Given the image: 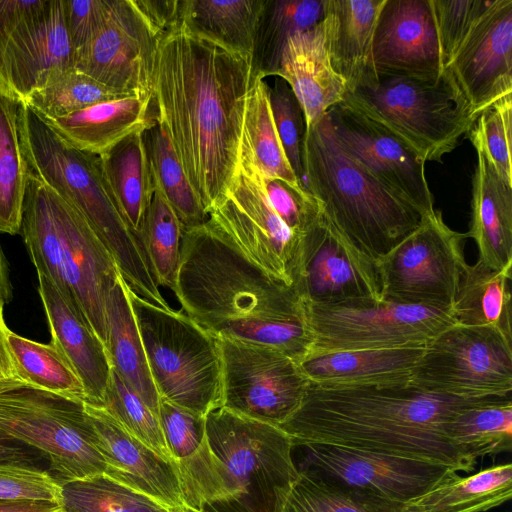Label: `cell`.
Wrapping results in <instances>:
<instances>
[{
  "mask_svg": "<svg viewBox=\"0 0 512 512\" xmlns=\"http://www.w3.org/2000/svg\"><path fill=\"white\" fill-rule=\"evenodd\" d=\"M253 57L181 25L158 42L152 95L182 169L207 214L235 173Z\"/></svg>",
  "mask_w": 512,
  "mask_h": 512,
  "instance_id": "6da1fadb",
  "label": "cell"
},
{
  "mask_svg": "<svg viewBox=\"0 0 512 512\" xmlns=\"http://www.w3.org/2000/svg\"><path fill=\"white\" fill-rule=\"evenodd\" d=\"M496 397L439 394L410 381L361 386L309 383L298 408L278 427L294 446L327 443L470 472L476 459L447 437L446 424L459 411Z\"/></svg>",
  "mask_w": 512,
  "mask_h": 512,
  "instance_id": "7a4b0ae2",
  "label": "cell"
},
{
  "mask_svg": "<svg viewBox=\"0 0 512 512\" xmlns=\"http://www.w3.org/2000/svg\"><path fill=\"white\" fill-rule=\"evenodd\" d=\"M173 293L181 310L218 339L269 346L297 362L312 348L294 288L250 261L208 220L183 227Z\"/></svg>",
  "mask_w": 512,
  "mask_h": 512,
  "instance_id": "3957f363",
  "label": "cell"
},
{
  "mask_svg": "<svg viewBox=\"0 0 512 512\" xmlns=\"http://www.w3.org/2000/svg\"><path fill=\"white\" fill-rule=\"evenodd\" d=\"M18 122L29 170L86 220L134 293L158 307L170 308L138 238L114 202L99 155L70 144L21 101Z\"/></svg>",
  "mask_w": 512,
  "mask_h": 512,
  "instance_id": "277c9868",
  "label": "cell"
},
{
  "mask_svg": "<svg viewBox=\"0 0 512 512\" xmlns=\"http://www.w3.org/2000/svg\"><path fill=\"white\" fill-rule=\"evenodd\" d=\"M301 157L304 186L320 212L375 262L409 236L425 217L345 154L327 113L306 128Z\"/></svg>",
  "mask_w": 512,
  "mask_h": 512,
  "instance_id": "5b68a950",
  "label": "cell"
},
{
  "mask_svg": "<svg viewBox=\"0 0 512 512\" xmlns=\"http://www.w3.org/2000/svg\"><path fill=\"white\" fill-rule=\"evenodd\" d=\"M20 234L46 276L107 345L106 300L120 271L86 220L30 170Z\"/></svg>",
  "mask_w": 512,
  "mask_h": 512,
  "instance_id": "8992f818",
  "label": "cell"
},
{
  "mask_svg": "<svg viewBox=\"0 0 512 512\" xmlns=\"http://www.w3.org/2000/svg\"><path fill=\"white\" fill-rule=\"evenodd\" d=\"M342 103L395 136L425 163L441 162L476 122L445 71L438 80L371 71L347 91Z\"/></svg>",
  "mask_w": 512,
  "mask_h": 512,
  "instance_id": "52a82bcc",
  "label": "cell"
},
{
  "mask_svg": "<svg viewBox=\"0 0 512 512\" xmlns=\"http://www.w3.org/2000/svg\"><path fill=\"white\" fill-rule=\"evenodd\" d=\"M209 445L222 467L225 498L213 512H281L299 476L293 442L278 426L224 407L205 416Z\"/></svg>",
  "mask_w": 512,
  "mask_h": 512,
  "instance_id": "ba28073f",
  "label": "cell"
},
{
  "mask_svg": "<svg viewBox=\"0 0 512 512\" xmlns=\"http://www.w3.org/2000/svg\"><path fill=\"white\" fill-rule=\"evenodd\" d=\"M127 292L160 398L201 416L221 407L219 339L182 310L158 307L128 285Z\"/></svg>",
  "mask_w": 512,
  "mask_h": 512,
  "instance_id": "9c48e42d",
  "label": "cell"
},
{
  "mask_svg": "<svg viewBox=\"0 0 512 512\" xmlns=\"http://www.w3.org/2000/svg\"><path fill=\"white\" fill-rule=\"evenodd\" d=\"M0 433L41 451L59 484L105 473L82 400L17 378L0 380Z\"/></svg>",
  "mask_w": 512,
  "mask_h": 512,
  "instance_id": "30bf717a",
  "label": "cell"
},
{
  "mask_svg": "<svg viewBox=\"0 0 512 512\" xmlns=\"http://www.w3.org/2000/svg\"><path fill=\"white\" fill-rule=\"evenodd\" d=\"M303 306L313 339L309 354L422 348L456 323L452 308L384 298Z\"/></svg>",
  "mask_w": 512,
  "mask_h": 512,
  "instance_id": "8fae6325",
  "label": "cell"
},
{
  "mask_svg": "<svg viewBox=\"0 0 512 512\" xmlns=\"http://www.w3.org/2000/svg\"><path fill=\"white\" fill-rule=\"evenodd\" d=\"M410 382L462 398L511 396L512 339L494 327H447L425 348Z\"/></svg>",
  "mask_w": 512,
  "mask_h": 512,
  "instance_id": "7c38bea8",
  "label": "cell"
},
{
  "mask_svg": "<svg viewBox=\"0 0 512 512\" xmlns=\"http://www.w3.org/2000/svg\"><path fill=\"white\" fill-rule=\"evenodd\" d=\"M466 233L452 230L434 210L388 254L376 261L382 298L452 308L462 274Z\"/></svg>",
  "mask_w": 512,
  "mask_h": 512,
  "instance_id": "4fadbf2b",
  "label": "cell"
},
{
  "mask_svg": "<svg viewBox=\"0 0 512 512\" xmlns=\"http://www.w3.org/2000/svg\"><path fill=\"white\" fill-rule=\"evenodd\" d=\"M208 221L250 261L292 286V268L301 237L275 212L260 170L240 148L231 183L209 212Z\"/></svg>",
  "mask_w": 512,
  "mask_h": 512,
  "instance_id": "5bb4252c",
  "label": "cell"
},
{
  "mask_svg": "<svg viewBox=\"0 0 512 512\" xmlns=\"http://www.w3.org/2000/svg\"><path fill=\"white\" fill-rule=\"evenodd\" d=\"M222 406L236 414L279 426L300 405L309 381L298 362L260 344L219 339Z\"/></svg>",
  "mask_w": 512,
  "mask_h": 512,
  "instance_id": "9a60e30c",
  "label": "cell"
},
{
  "mask_svg": "<svg viewBox=\"0 0 512 512\" xmlns=\"http://www.w3.org/2000/svg\"><path fill=\"white\" fill-rule=\"evenodd\" d=\"M298 471L333 480L403 506L458 476L451 467L327 443H302Z\"/></svg>",
  "mask_w": 512,
  "mask_h": 512,
  "instance_id": "2e32d148",
  "label": "cell"
},
{
  "mask_svg": "<svg viewBox=\"0 0 512 512\" xmlns=\"http://www.w3.org/2000/svg\"><path fill=\"white\" fill-rule=\"evenodd\" d=\"M292 287L303 304L382 298L376 262L346 240L321 212L300 238Z\"/></svg>",
  "mask_w": 512,
  "mask_h": 512,
  "instance_id": "e0dca14e",
  "label": "cell"
},
{
  "mask_svg": "<svg viewBox=\"0 0 512 512\" xmlns=\"http://www.w3.org/2000/svg\"><path fill=\"white\" fill-rule=\"evenodd\" d=\"M158 38L133 0H108L105 17L74 59V68L130 95L153 96Z\"/></svg>",
  "mask_w": 512,
  "mask_h": 512,
  "instance_id": "ac0fdd59",
  "label": "cell"
},
{
  "mask_svg": "<svg viewBox=\"0 0 512 512\" xmlns=\"http://www.w3.org/2000/svg\"><path fill=\"white\" fill-rule=\"evenodd\" d=\"M471 115L512 95V0H492L444 67Z\"/></svg>",
  "mask_w": 512,
  "mask_h": 512,
  "instance_id": "d6986e66",
  "label": "cell"
},
{
  "mask_svg": "<svg viewBox=\"0 0 512 512\" xmlns=\"http://www.w3.org/2000/svg\"><path fill=\"white\" fill-rule=\"evenodd\" d=\"M327 115L334 137L348 157L423 215L435 210L425 162L411 149L344 103L330 108Z\"/></svg>",
  "mask_w": 512,
  "mask_h": 512,
  "instance_id": "ffe728a7",
  "label": "cell"
},
{
  "mask_svg": "<svg viewBox=\"0 0 512 512\" xmlns=\"http://www.w3.org/2000/svg\"><path fill=\"white\" fill-rule=\"evenodd\" d=\"M372 71L438 80L444 66L431 0H385L372 42Z\"/></svg>",
  "mask_w": 512,
  "mask_h": 512,
  "instance_id": "44dd1931",
  "label": "cell"
},
{
  "mask_svg": "<svg viewBox=\"0 0 512 512\" xmlns=\"http://www.w3.org/2000/svg\"><path fill=\"white\" fill-rule=\"evenodd\" d=\"M84 406L95 431L96 447L106 463L104 474L170 512H196L186 505L173 462L130 434L104 408L86 402Z\"/></svg>",
  "mask_w": 512,
  "mask_h": 512,
  "instance_id": "7402d4cb",
  "label": "cell"
},
{
  "mask_svg": "<svg viewBox=\"0 0 512 512\" xmlns=\"http://www.w3.org/2000/svg\"><path fill=\"white\" fill-rule=\"evenodd\" d=\"M74 68L61 0L45 9L8 43L0 66V91L25 101L54 75Z\"/></svg>",
  "mask_w": 512,
  "mask_h": 512,
  "instance_id": "603a6c76",
  "label": "cell"
},
{
  "mask_svg": "<svg viewBox=\"0 0 512 512\" xmlns=\"http://www.w3.org/2000/svg\"><path fill=\"white\" fill-rule=\"evenodd\" d=\"M159 416L187 507L208 509L226 496L222 467L206 434L205 416L160 399Z\"/></svg>",
  "mask_w": 512,
  "mask_h": 512,
  "instance_id": "cb8c5ba5",
  "label": "cell"
},
{
  "mask_svg": "<svg viewBox=\"0 0 512 512\" xmlns=\"http://www.w3.org/2000/svg\"><path fill=\"white\" fill-rule=\"evenodd\" d=\"M275 76L285 80L292 89L302 108L306 128L343 102L347 84L331 64L324 17L315 26L288 39Z\"/></svg>",
  "mask_w": 512,
  "mask_h": 512,
  "instance_id": "d4e9b609",
  "label": "cell"
},
{
  "mask_svg": "<svg viewBox=\"0 0 512 512\" xmlns=\"http://www.w3.org/2000/svg\"><path fill=\"white\" fill-rule=\"evenodd\" d=\"M38 292L51 333V341L82 382L86 403L101 406L109 382L111 362L106 347L86 318L44 275Z\"/></svg>",
  "mask_w": 512,
  "mask_h": 512,
  "instance_id": "484cf974",
  "label": "cell"
},
{
  "mask_svg": "<svg viewBox=\"0 0 512 512\" xmlns=\"http://www.w3.org/2000/svg\"><path fill=\"white\" fill-rule=\"evenodd\" d=\"M476 151L472 179L471 222L467 238L478 249V261L498 270L512 265V186L488 161L478 139L468 134Z\"/></svg>",
  "mask_w": 512,
  "mask_h": 512,
  "instance_id": "4316f807",
  "label": "cell"
},
{
  "mask_svg": "<svg viewBox=\"0 0 512 512\" xmlns=\"http://www.w3.org/2000/svg\"><path fill=\"white\" fill-rule=\"evenodd\" d=\"M45 120L73 146L101 155L126 137L155 125L157 111L153 96L132 95Z\"/></svg>",
  "mask_w": 512,
  "mask_h": 512,
  "instance_id": "83f0119b",
  "label": "cell"
},
{
  "mask_svg": "<svg viewBox=\"0 0 512 512\" xmlns=\"http://www.w3.org/2000/svg\"><path fill=\"white\" fill-rule=\"evenodd\" d=\"M424 348L308 354L298 365L309 383L319 386L403 383L410 381Z\"/></svg>",
  "mask_w": 512,
  "mask_h": 512,
  "instance_id": "f1b7e54d",
  "label": "cell"
},
{
  "mask_svg": "<svg viewBox=\"0 0 512 512\" xmlns=\"http://www.w3.org/2000/svg\"><path fill=\"white\" fill-rule=\"evenodd\" d=\"M385 0H325L331 64L347 91L372 71V42Z\"/></svg>",
  "mask_w": 512,
  "mask_h": 512,
  "instance_id": "f546056e",
  "label": "cell"
},
{
  "mask_svg": "<svg viewBox=\"0 0 512 512\" xmlns=\"http://www.w3.org/2000/svg\"><path fill=\"white\" fill-rule=\"evenodd\" d=\"M107 345L111 366L156 412L160 396L150 374L127 283L118 275L106 300Z\"/></svg>",
  "mask_w": 512,
  "mask_h": 512,
  "instance_id": "4dcf8cb0",
  "label": "cell"
},
{
  "mask_svg": "<svg viewBox=\"0 0 512 512\" xmlns=\"http://www.w3.org/2000/svg\"><path fill=\"white\" fill-rule=\"evenodd\" d=\"M143 133L132 134L99 155L108 189L137 238L155 191Z\"/></svg>",
  "mask_w": 512,
  "mask_h": 512,
  "instance_id": "1f68e13d",
  "label": "cell"
},
{
  "mask_svg": "<svg viewBox=\"0 0 512 512\" xmlns=\"http://www.w3.org/2000/svg\"><path fill=\"white\" fill-rule=\"evenodd\" d=\"M266 0H181V21L191 33L253 57Z\"/></svg>",
  "mask_w": 512,
  "mask_h": 512,
  "instance_id": "d6a6232c",
  "label": "cell"
},
{
  "mask_svg": "<svg viewBox=\"0 0 512 512\" xmlns=\"http://www.w3.org/2000/svg\"><path fill=\"white\" fill-rule=\"evenodd\" d=\"M512 265L492 269L478 261L466 266L452 305L455 322L494 327L512 339Z\"/></svg>",
  "mask_w": 512,
  "mask_h": 512,
  "instance_id": "836d02e7",
  "label": "cell"
},
{
  "mask_svg": "<svg viewBox=\"0 0 512 512\" xmlns=\"http://www.w3.org/2000/svg\"><path fill=\"white\" fill-rule=\"evenodd\" d=\"M512 465H494L438 485L404 504L400 512H484L511 499Z\"/></svg>",
  "mask_w": 512,
  "mask_h": 512,
  "instance_id": "e575fe53",
  "label": "cell"
},
{
  "mask_svg": "<svg viewBox=\"0 0 512 512\" xmlns=\"http://www.w3.org/2000/svg\"><path fill=\"white\" fill-rule=\"evenodd\" d=\"M240 149L264 176L280 179L297 190H307L286 158L273 120L268 84L259 74H255L247 94Z\"/></svg>",
  "mask_w": 512,
  "mask_h": 512,
  "instance_id": "d590c367",
  "label": "cell"
},
{
  "mask_svg": "<svg viewBox=\"0 0 512 512\" xmlns=\"http://www.w3.org/2000/svg\"><path fill=\"white\" fill-rule=\"evenodd\" d=\"M20 100L0 91V232L20 234L29 167L19 130Z\"/></svg>",
  "mask_w": 512,
  "mask_h": 512,
  "instance_id": "8d00e7d4",
  "label": "cell"
},
{
  "mask_svg": "<svg viewBox=\"0 0 512 512\" xmlns=\"http://www.w3.org/2000/svg\"><path fill=\"white\" fill-rule=\"evenodd\" d=\"M324 9L325 0H266L256 35L254 74L275 76L288 39L319 23Z\"/></svg>",
  "mask_w": 512,
  "mask_h": 512,
  "instance_id": "74e56055",
  "label": "cell"
},
{
  "mask_svg": "<svg viewBox=\"0 0 512 512\" xmlns=\"http://www.w3.org/2000/svg\"><path fill=\"white\" fill-rule=\"evenodd\" d=\"M447 437L473 458L512 448V398L496 397L465 408L446 424Z\"/></svg>",
  "mask_w": 512,
  "mask_h": 512,
  "instance_id": "f35d334b",
  "label": "cell"
},
{
  "mask_svg": "<svg viewBox=\"0 0 512 512\" xmlns=\"http://www.w3.org/2000/svg\"><path fill=\"white\" fill-rule=\"evenodd\" d=\"M156 188L175 212L184 228L208 220L199 198L189 183L165 128L156 123L143 133Z\"/></svg>",
  "mask_w": 512,
  "mask_h": 512,
  "instance_id": "ab89813d",
  "label": "cell"
},
{
  "mask_svg": "<svg viewBox=\"0 0 512 512\" xmlns=\"http://www.w3.org/2000/svg\"><path fill=\"white\" fill-rule=\"evenodd\" d=\"M8 343L15 378L43 390L86 402L81 380L52 342L39 343L10 330Z\"/></svg>",
  "mask_w": 512,
  "mask_h": 512,
  "instance_id": "60d3db41",
  "label": "cell"
},
{
  "mask_svg": "<svg viewBox=\"0 0 512 512\" xmlns=\"http://www.w3.org/2000/svg\"><path fill=\"white\" fill-rule=\"evenodd\" d=\"M401 508L368 492L299 471L281 512H400Z\"/></svg>",
  "mask_w": 512,
  "mask_h": 512,
  "instance_id": "b9f144b4",
  "label": "cell"
},
{
  "mask_svg": "<svg viewBox=\"0 0 512 512\" xmlns=\"http://www.w3.org/2000/svg\"><path fill=\"white\" fill-rule=\"evenodd\" d=\"M182 230L183 226L175 212L155 186L138 239L158 287L174 289Z\"/></svg>",
  "mask_w": 512,
  "mask_h": 512,
  "instance_id": "7bdbcfd3",
  "label": "cell"
},
{
  "mask_svg": "<svg viewBox=\"0 0 512 512\" xmlns=\"http://www.w3.org/2000/svg\"><path fill=\"white\" fill-rule=\"evenodd\" d=\"M132 96L71 68L52 76L23 101L44 119L66 117L99 102Z\"/></svg>",
  "mask_w": 512,
  "mask_h": 512,
  "instance_id": "ee69618b",
  "label": "cell"
},
{
  "mask_svg": "<svg viewBox=\"0 0 512 512\" xmlns=\"http://www.w3.org/2000/svg\"><path fill=\"white\" fill-rule=\"evenodd\" d=\"M60 487L62 507L69 512H170L104 473L67 481Z\"/></svg>",
  "mask_w": 512,
  "mask_h": 512,
  "instance_id": "f6af8a7d",
  "label": "cell"
},
{
  "mask_svg": "<svg viewBox=\"0 0 512 512\" xmlns=\"http://www.w3.org/2000/svg\"><path fill=\"white\" fill-rule=\"evenodd\" d=\"M130 434L172 462L159 412L154 411L111 367L102 405Z\"/></svg>",
  "mask_w": 512,
  "mask_h": 512,
  "instance_id": "bcb514c9",
  "label": "cell"
},
{
  "mask_svg": "<svg viewBox=\"0 0 512 512\" xmlns=\"http://www.w3.org/2000/svg\"><path fill=\"white\" fill-rule=\"evenodd\" d=\"M512 95L483 111L467 134L475 136L496 173L512 186Z\"/></svg>",
  "mask_w": 512,
  "mask_h": 512,
  "instance_id": "7dc6e473",
  "label": "cell"
},
{
  "mask_svg": "<svg viewBox=\"0 0 512 512\" xmlns=\"http://www.w3.org/2000/svg\"><path fill=\"white\" fill-rule=\"evenodd\" d=\"M268 93L273 120L286 158L304 185L301 153L306 127L302 108L288 83L280 77H276L273 87L268 85Z\"/></svg>",
  "mask_w": 512,
  "mask_h": 512,
  "instance_id": "c3c4849f",
  "label": "cell"
},
{
  "mask_svg": "<svg viewBox=\"0 0 512 512\" xmlns=\"http://www.w3.org/2000/svg\"><path fill=\"white\" fill-rule=\"evenodd\" d=\"M492 0H431L443 66Z\"/></svg>",
  "mask_w": 512,
  "mask_h": 512,
  "instance_id": "681fc988",
  "label": "cell"
},
{
  "mask_svg": "<svg viewBox=\"0 0 512 512\" xmlns=\"http://www.w3.org/2000/svg\"><path fill=\"white\" fill-rule=\"evenodd\" d=\"M21 501L61 504L60 484L47 471L0 465V503Z\"/></svg>",
  "mask_w": 512,
  "mask_h": 512,
  "instance_id": "f907efd6",
  "label": "cell"
},
{
  "mask_svg": "<svg viewBox=\"0 0 512 512\" xmlns=\"http://www.w3.org/2000/svg\"><path fill=\"white\" fill-rule=\"evenodd\" d=\"M267 198L285 224L298 236L307 230L320 210L307 190H297L284 181L261 173Z\"/></svg>",
  "mask_w": 512,
  "mask_h": 512,
  "instance_id": "816d5d0a",
  "label": "cell"
},
{
  "mask_svg": "<svg viewBox=\"0 0 512 512\" xmlns=\"http://www.w3.org/2000/svg\"><path fill=\"white\" fill-rule=\"evenodd\" d=\"M108 0H61L63 19L73 60L88 44L107 10Z\"/></svg>",
  "mask_w": 512,
  "mask_h": 512,
  "instance_id": "f5cc1de1",
  "label": "cell"
},
{
  "mask_svg": "<svg viewBox=\"0 0 512 512\" xmlns=\"http://www.w3.org/2000/svg\"><path fill=\"white\" fill-rule=\"evenodd\" d=\"M47 4L48 0H0V66L10 40L36 18Z\"/></svg>",
  "mask_w": 512,
  "mask_h": 512,
  "instance_id": "db71d44e",
  "label": "cell"
},
{
  "mask_svg": "<svg viewBox=\"0 0 512 512\" xmlns=\"http://www.w3.org/2000/svg\"><path fill=\"white\" fill-rule=\"evenodd\" d=\"M133 3L158 40L182 25L181 0H133Z\"/></svg>",
  "mask_w": 512,
  "mask_h": 512,
  "instance_id": "11a10c76",
  "label": "cell"
},
{
  "mask_svg": "<svg viewBox=\"0 0 512 512\" xmlns=\"http://www.w3.org/2000/svg\"><path fill=\"white\" fill-rule=\"evenodd\" d=\"M0 465L49 471L48 460L41 451L2 433H0Z\"/></svg>",
  "mask_w": 512,
  "mask_h": 512,
  "instance_id": "9f6ffc18",
  "label": "cell"
},
{
  "mask_svg": "<svg viewBox=\"0 0 512 512\" xmlns=\"http://www.w3.org/2000/svg\"><path fill=\"white\" fill-rule=\"evenodd\" d=\"M5 303L6 301L0 297V380L15 378V370L8 343L10 329L4 320Z\"/></svg>",
  "mask_w": 512,
  "mask_h": 512,
  "instance_id": "6f0895ef",
  "label": "cell"
},
{
  "mask_svg": "<svg viewBox=\"0 0 512 512\" xmlns=\"http://www.w3.org/2000/svg\"><path fill=\"white\" fill-rule=\"evenodd\" d=\"M0 512H63V507L49 502H4L0 503Z\"/></svg>",
  "mask_w": 512,
  "mask_h": 512,
  "instance_id": "680465c9",
  "label": "cell"
},
{
  "mask_svg": "<svg viewBox=\"0 0 512 512\" xmlns=\"http://www.w3.org/2000/svg\"><path fill=\"white\" fill-rule=\"evenodd\" d=\"M0 297L6 302L11 298V284L6 257L0 247Z\"/></svg>",
  "mask_w": 512,
  "mask_h": 512,
  "instance_id": "91938a15",
  "label": "cell"
},
{
  "mask_svg": "<svg viewBox=\"0 0 512 512\" xmlns=\"http://www.w3.org/2000/svg\"><path fill=\"white\" fill-rule=\"evenodd\" d=\"M202 512H213V511H209V510H203Z\"/></svg>",
  "mask_w": 512,
  "mask_h": 512,
  "instance_id": "94428289",
  "label": "cell"
},
{
  "mask_svg": "<svg viewBox=\"0 0 512 512\" xmlns=\"http://www.w3.org/2000/svg\"><path fill=\"white\" fill-rule=\"evenodd\" d=\"M63 512H69V511H66V510L63 509Z\"/></svg>",
  "mask_w": 512,
  "mask_h": 512,
  "instance_id": "6125c7cd",
  "label": "cell"
}]
</instances>
